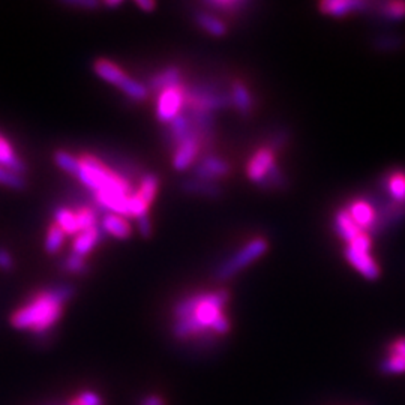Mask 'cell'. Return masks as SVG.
<instances>
[{"label":"cell","mask_w":405,"mask_h":405,"mask_svg":"<svg viewBox=\"0 0 405 405\" xmlns=\"http://www.w3.org/2000/svg\"><path fill=\"white\" fill-rule=\"evenodd\" d=\"M228 297L227 290H219L180 300L173 309V335L182 341L195 339L203 344H212L216 337L227 335L230 332V320L224 314V306Z\"/></svg>","instance_id":"obj_1"},{"label":"cell","mask_w":405,"mask_h":405,"mask_svg":"<svg viewBox=\"0 0 405 405\" xmlns=\"http://www.w3.org/2000/svg\"><path fill=\"white\" fill-rule=\"evenodd\" d=\"M73 294L71 285H57L38 292L13 312L11 324L14 329L29 332L35 337L49 335L61 321L65 304Z\"/></svg>","instance_id":"obj_2"},{"label":"cell","mask_w":405,"mask_h":405,"mask_svg":"<svg viewBox=\"0 0 405 405\" xmlns=\"http://www.w3.org/2000/svg\"><path fill=\"white\" fill-rule=\"evenodd\" d=\"M74 177L95 195H131L132 191L128 179L104 164L98 156L89 154L78 156V168Z\"/></svg>","instance_id":"obj_3"},{"label":"cell","mask_w":405,"mask_h":405,"mask_svg":"<svg viewBox=\"0 0 405 405\" xmlns=\"http://www.w3.org/2000/svg\"><path fill=\"white\" fill-rule=\"evenodd\" d=\"M94 71L101 80H104L108 85L119 87L126 96L135 102H143L149 95V89L146 85L140 83V81H137L135 78H131L119 65H116L111 61H95Z\"/></svg>","instance_id":"obj_4"},{"label":"cell","mask_w":405,"mask_h":405,"mask_svg":"<svg viewBox=\"0 0 405 405\" xmlns=\"http://www.w3.org/2000/svg\"><path fill=\"white\" fill-rule=\"evenodd\" d=\"M185 89V108L215 111L231 106L230 92L215 83H200Z\"/></svg>","instance_id":"obj_5"},{"label":"cell","mask_w":405,"mask_h":405,"mask_svg":"<svg viewBox=\"0 0 405 405\" xmlns=\"http://www.w3.org/2000/svg\"><path fill=\"white\" fill-rule=\"evenodd\" d=\"M371 248H373L371 237L366 233H362L351 243H349V247L345 248V258L359 273H362L366 280L374 281L380 276L381 270L374 257L369 254Z\"/></svg>","instance_id":"obj_6"},{"label":"cell","mask_w":405,"mask_h":405,"mask_svg":"<svg viewBox=\"0 0 405 405\" xmlns=\"http://www.w3.org/2000/svg\"><path fill=\"white\" fill-rule=\"evenodd\" d=\"M268 248H269L268 240L263 237H257L248 242L247 245L240 251H237L233 257H230L219 266L215 272V278L219 281H225L228 278L235 276L237 272L245 269L249 263L258 260L263 254H266Z\"/></svg>","instance_id":"obj_7"},{"label":"cell","mask_w":405,"mask_h":405,"mask_svg":"<svg viewBox=\"0 0 405 405\" xmlns=\"http://www.w3.org/2000/svg\"><path fill=\"white\" fill-rule=\"evenodd\" d=\"M182 108H185V89L182 85L159 92L156 101L158 120L170 123L182 113Z\"/></svg>","instance_id":"obj_8"},{"label":"cell","mask_w":405,"mask_h":405,"mask_svg":"<svg viewBox=\"0 0 405 405\" xmlns=\"http://www.w3.org/2000/svg\"><path fill=\"white\" fill-rule=\"evenodd\" d=\"M230 173V166L221 158L213 155H206L194 167V177L200 180L213 182L219 177H224Z\"/></svg>","instance_id":"obj_9"},{"label":"cell","mask_w":405,"mask_h":405,"mask_svg":"<svg viewBox=\"0 0 405 405\" xmlns=\"http://www.w3.org/2000/svg\"><path fill=\"white\" fill-rule=\"evenodd\" d=\"M275 164H276L275 152H272L269 147H263L257 150L254 156L249 159L247 167V175L252 182L260 185Z\"/></svg>","instance_id":"obj_10"},{"label":"cell","mask_w":405,"mask_h":405,"mask_svg":"<svg viewBox=\"0 0 405 405\" xmlns=\"http://www.w3.org/2000/svg\"><path fill=\"white\" fill-rule=\"evenodd\" d=\"M201 150V144L197 134L189 135L188 138H185L182 143L175 149V156H173V167L177 171L187 170L195 158L199 156V152Z\"/></svg>","instance_id":"obj_11"},{"label":"cell","mask_w":405,"mask_h":405,"mask_svg":"<svg viewBox=\"0 0 405 405\" xmlns=\"http://www.w3.org/2000/svg\"><path fill=\"white\" fill-rule=\"evenodd\" d=\"M347 212L350 213V216L356 223V225L361 228L363 233L366 230L371 231V228L374 227L377 213L374 209V204H371L369 201L354 200L350 203L349 207H347Z\"/></svg>","instance_id":"obj_12"},{"label":"cell","mask_w":405,"mask_h":405,"mask_svg":"<svg viewBox=\"0 0 405 405\" xmlns=\"http://www.w3.org/2000/svg\"><path fill=\"white\" fill-rule=\"evenodd\" d=\"M368 2H357V0H332V2L320 4V11L323 14L332 17H344L351 13H359L369 8Z\"/></svg>","instance_id":"obj_13"},{"label":"cell","mask_w":405,"mask_h":405,"mask_svg":"<svg viewBox=\"0 0 405 405\" xmlns=\"http://www.w3.org/2000/svg\"><path fill=\"white\" fill-rule=\"evenodd\" d=\"M101 231L106 235H110L116 239H128L132 233V228L126 218L116 215V213H106L101 219Z\"/></svg>","instance_id":"obj_14"},{"label":"cell","mask_w":405,"mask_h":405,"mask_svg":"<svg viewBox=\"0 0 405 405\" xmlns=\"http://www.w3.org/2000/svg\"><path fill=\"white\" fill-rule=\"evenodd\" d=\"M192 134H195V130L188 113H180L175 120L168 123V143L175 149Z\"/></svg>","instance_id":"obj_15"},{"label":"cell","mask_w":405,"mask_h":405,"mask_svg":"<svg viewBox=\"0 0 405 405\" xmlns=\"http://www.w3.org/2000/svg\"><path fill=\"white\" fill-rule=\"evenodd\" d=\"M102 239V231L101 227H94L90 230L83 231V233H80L75 236L74 243H73V254L80 257H87L89 254L96 248L98 243Z\"/></svg>","instance_id":"obj_16"},{"label":"cell","mask_w":405,"mask_h":405,"mask_svg":"<svg viewBox=\"0 0 405 405\" xmlns=\"http://www.w3.org/2000/svg\"><path fill=\"white\" fill-rule=\"evenodd\" d=\"M180 69L176 66H168L166 69H162L158 74L152 75L147 81V89L154 90V92H162L168 87H175L180 86Z\"/></svg>","instance_id":"obj_17"},{"label":"cell","mask_w":405,"mask_h":405,"mask_svg":"<svg viewBox=\"0 0 405 405\" xmlns=\"http://www.w3.org/2000/svg\"><path fill=\"white\" fill-rule=\"evenodd\" d=\"M0 167L14 171L17 175H23L26 171V164L20 159L13 144L2 134H0Z\"/></svg>","instance_id":"obj_18"},{"label":"cell","mask_w":405,"mask_h":405,"mask_svg":"<svg viewBox=\"0 0 405 405\" xmlns=\"http://www.w3.org/2000/svg\"><path fill=\"white\" fill-rule=\"evenodd\" d=\"M230 96H231V106H235V108L242 114V116H248L251 114L254 108V101L249 94V90L247 86L242 83V81L236 80L231 85L230 90Z\"/></svg>","instance_id":"obj_19"},{"label":"cell","mask_w":405,"mask_h":405,"mask_svg":"<svg viewBox=\"0 0 405 405\" xmlns=\"http://www.w3.org/2000/svg\"><path fill=\"white\" fill-rule=\"evenodd\" d=\"M335 228L341 239H344L347 243H351L356 237L361 236L363 231L356 225V223L351 219L350 213L347 209H342L335 216Z\"/></svg>","instance_id":"obj_20"},{"label":"cell","mask_w":405,"mask_h":405,"mask_svg":"<svg viewBox=\"0 0 405 405\" xmlns=\"http://www.w3.org/2000/svg\"><path fill=\"white\" fill-rule=\"evenodd\" d=\"M182 191L192 195H201L207 197V199H216L221 195V188L218 187L215 182H207L200 179H188L182 183Z\"/></svg>","instance_id":"obj_21"},{"label":"cell","mask_w":405,"mask_h":405,"mask_svg":"<svg viewBox=\"0 0 405 405\" xmlns=\"http://www.w3.org/2000/svg\"><path fill=\"white\" fill-rule=\"evenodd\" d=\"M194 20L197 25H199L201 29H204L207 33L213 35V37H224V35L227 33L225 23L221 18H218L216 15L204 13V11H199V13L194 15Z\"/></svg>","instance_id":"obj_22"},{"label":"cell","mask_w":405,"mask_h":405,"mask_svg":"<svg viewBox=\"0 0 405 405\" xmlns=\"http://www.w3.org/2000/svg\"><path fill=\"white\" fill-rule=\"evenodd\" d=\"M54 223L63 230L66 236H77L80 233L75 211L68 207H57L54 211Z\"/></svg>","instance_id":"obj_23"},{"label":"cell","mask_w":405,"mask_h":405,"mask_svg":"<svg viewBox=\"0 0 405 405\" xmlns=\"http://www.w3.org/2000/svg\"><path fill=\"white\" fill-rule=\"evenodd\" d=\"M386 191L393 201L405 204V173L404 171L392 173L386 180Z\"/></svg>","instance_id":"obj_24"},{"label":"cell","mask_w":405,"mask_h":405,"mask_svg":"<svg viewBox=\"0 0 405 405\" xmlns=\"http://www.w3.org/2000/svg\"><path fill=\"white\" fill-rule=\"evenodd\" d=\"M66 405H106V401L95 389H80L69 397Z\"/></svg>","instance_id":"obj_25"},{"label":"cell","mask_w":405,"mask_h":405,"mask_svg":"<svg viewBox=\"0 0 405 405\" xmlns=\"http://www.w3.org/2000/svg\"><path fill=\"white\" fill-rule=\"evenodd\" d=\"M158 176L152 175V173H149V175H144L143 179L140 180V187L135 191L138 195L142 197L143 200H146L149 204H152V201L155 200L156 192H158Z\"/></svg>","instance_id":"obj_26"},{"label":"cell","mask_w":405,"mask_h":405,"mask_svg":"<svg viewBox=\"0 0 405 405\" xmlns=\"http://www.w3.org/2000/svg\"><path fill=\"white\" fill-rule=\"evenodd\" d=\"M65 237H66V235L63 233V230L56 223H53L49 227L47 237H45V251H47L49 254L59 252V249L63 247Z\"/></svg>","instance_id":"obj_27"},{"label":"cell","mask_w":405,"mask_h":405,"mask_svg":"<svg viewBox=\"0 0 405 405\" xmlns=\"http://www.w3.org/2000/svg\"><path fill=\"white\" fill-rule=\"evenodd\" d=\"M380 371L386 375L404 374L405 373V357L395 354V353H389V356L381 361Z\"/></svg>","instance_id":"obj_28"},{"label":"cell","mask_w":405,"mask_h":405,"mask_svg":"<svg viewBox=\"0 0 405 405\" xmlns=\"http://www.w3.org/2000/svg\"><path fill=\"white\" fill-rule=\"evenodd\" d=\"M207 8H211L212 11H218V13H224V14H235L237 11H242L249 4L245 2V0H212V2H206L204 4Z\"/></svg>","instance_id":"obj_29"},{"label":"cell","mask_w":405,"mask_h":405,"mask_svg":"<svg viewBox=\"0 0 405 405\" xmlns=\"http://www.w3.org/2000/svg\"><path fill=\"white\" fill-rule=\"evenodd\" d=\"M377 13L386 20H402L405 18V2H385L377 5Z\"/></svg>","instance_id":"obj_30"},{"label":"cell","mask_w":405,"mask_h":405,"mask_svg":"<svg viewBox=\"0 0 405 405\" xmlns=\"http://www.w3.org/2000/svg\"><path fill=\"white\" fill-rule=\"evenodd\" d=\"M54 162L57 167L68 173L69 176H74L78 168V156L66 152V150H57L54 154Z\"/></svg>","instance_id":"obj_31"},{"label":"cell","mask_w":405,"mask_h":405,"mask_svg":"<svg viewBox=\"0 0 405 405\" xmlns=\"http://www.w3.org/2000/svg\"><path fill=\"white\" fill-rule=\"evenodd\" d=\"M285 177H284V173L281 171V168L278 167V164H275L270 171L268 173V176L263 179V182L260 183V187L263 189H275V188H282L285 187Z\"/></svg>","instance_id":"obj_32"},{"label":"cell","mask_w":405,"mask_h":405,"mask_svg":"<svg viewBox=\"0 0 405 405\" xmlns=\"http://www.w3.org/2000/svg\"><path fill=\"white\" fill-rule=\"evenodd\" d=\"M0 185H4V187H8V188H13V189L26 188V182L21 175H17V173L4 168V167H0Z\"/></svg>","instance_id":"obj_33"},{"label":"cell","mask_w":405,"mask_h":405,"mask_svg":"<svg viewBox=\"0 0 405 405\" xmlns=\"http://www.w3.org/2000/svg\"><path fill=\"white\" fill-rule=\"evenodd\" d=\"M62 268L65 272L68 273H74V275H80V273H86L87 272V263L83 257L75 256V254H69V256L63 260L62 263Z\"/></svg>","instance_id":"obj_34"},{"label":"cell","mask_w":405,"mask_h":405,"mask_svg":"<svg viewBox=\"0 0 405 405\" xmlns=\"http://www.w3.org/2000/svg\"><path fill=\"white\" fill-rule=\"evenodd\" d=\"M374 45L377 50H383V51L398 50L402 45V39L399 37H381L374 42Z\"/></svg>","instance_id":"obj_35"},{"label":"cell","mask_w":405,"mask_h":405,"mask_svg":"<svg viewBox=\"0 0 405 405\" xmlns=\"http://www.w3.org/2000/svg\"><path fill=\"white\" fill-rule=\"evenodd\" d=\"M287 142H288V132L285 130H281L273 134V137L269 140L268 147L272 150V152H275V150H280L282 146H285Z\"/></svg>","instance_id":"obj_36"},{"label":"cell","mask_w":405,"mask_h":405,"mask_svg":"<svg viewBox=\"0 0 405 405\" xmlns=\"http://www.w3.org/2000/svg\"><path fill=\"white\" fill-rule=\"evenodd\" d=\"M14 268V258L11 254L4 249V248H0V269L5 270V272H9V270H13Z\"/></svg>","instance_id":"obj_37"},{"label":"cell","mask_w":405,"mask_h":405,"mask_svg":"<svg viewBox=\"0 0 405 405\" xmlns=\"http://www.w3.org/2000/svg\"><path fill=\"white\" fill-rule=\"evenodd\" d=\"M137 223H138V230H140V235L143 237H150V235H152V223H150L149 215L138 218Z\"/></svg>","instance_id":"obj_38"},{"label":"cell","mask_w":405,"mask_h":405,"mask_svg":"<svg viewBox=\"0 0 405 405\" xmlns=\"http://www.w3.org/2000/svg\"><path fill=\"white\" fill-rule=\"evenodd\" d=\"M140 405H167V402L161 395H156V393H150V395H146L140 401Z\"/></svg>","instance_id":"obj_39"},{"label":"cell","mask_w":405,"mask_h":405,"mask_svg":"<svg viewBox=\"0 0 405 405\" xmlns=\"http://www.w3.org/2000/svg\"><path fill=\"white\" fill-rule=\"evenodd\" d=\"M66 6H75V8H85V9H94L98 8V2L94 0H71V2H65Z\"/></svg>","instance_id":"obj_40"},{"label":"cell","mask_w":405,"mask_h":405,"mask_svg":"<svg viewBox=\"0 0 405 405\" xmlns=\"http://www.w3.org/2000/svg\"><path fill=\"white\" fill-rule=\"evenodd\" d=\"M389 353H395L405 357V338H398L389 345Z\"/></svg>","instance_id":"obj_41"},{"label":"cell","mask_w":405,"mask_h":405,"mask_svg":"<svg viewBox=\"0 0 405 405\" xmlns=\"http://www.w3.org/2000/svg\"><path fill=\"white\" fill-rule=\"evenodd\" d=\"M135 5L143 9L144 13H152V11L156 8V4L152 2V0H137Z\"/></svg>","instance_id":"obj_42"},{"label":"cell","mask_w":405,"mask_h":405,"mask_svg":"<svg viewBox=\"0 0 405 405\" xmlns=\"http://www.w3.org/2000/svg\"><path fill=\"white\" fill-rule=\"evenodd\" d=\"M104 5L108 6V8H116V6H120L122 2H120V0H114V2H113V0H107V2H104Z\"/></svg>","instance_id":"obj_43"}]
</instances>
